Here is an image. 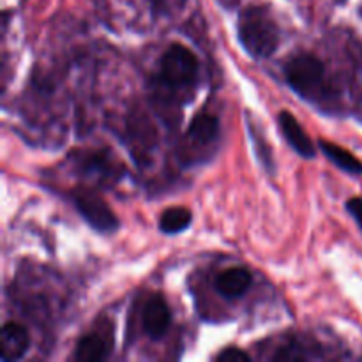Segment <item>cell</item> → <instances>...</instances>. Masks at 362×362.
<instances>
[{
    "instance_id": "1",
    "label": "cell",
    "mask_w": 362,
    "mask_h": 362,
    "mask_svg": "<svg viewBox=\"0 0 362 362\" xmlns=\"http://www.w3.org/2000/svg\"><path fill=\"white\" fill-rule=\"evenodd\" d=\"M239 39L250 55L264 59L278 48L279 28L267 9L250 7L239 20Z\"/></svg>"
},
{
    "instance_id": "2",
    "label": "cell",
    "mask_w": 362,
    "mask_h": 362,
    "mask_svg": "<svg viewBox=\"0 0 362 362\" xmlns=\"http://www.w3.org/2000/svg\"><path fill=\"white\" fill-rule=\"evenodd\" d=\"M285 76L290 87L306 99H315L320 95L324 87L325 69L324 64L313 55H299L285 67Z\"/></svg>"
},
{
    "instance_id": "3",
    "label": "cell",
    "mask_w": 362,
    "mask_h": 362,
    "mask_svg": "<svg viewBox=\"0 0 362 362\" xmlns=\"http://www.w3.org/2000/svg\"><path fill=\"white\" fill-rule=\"evenodd\" d=\"M198 73V59L184 45H172L161 59V78L170 87H187Z\"/></svg>"
},
{
    "instance_id": "4",
    "label": "cell",
    "mask_w": 362,
    "mask_h": 362,
    "mask_svg": "<svg viewBox=\"0 0 362 362\" xmlns=\"http://www.w3.org/2000/svg\"><path fill=\"white\" fill-rule=\"evenodd\" d=\"M73 202L76 211L83 216L85 221L101 233H113L119 228L117 216L108 207L105 200L95 191L81 187L73 193Z\"/></svg>"
},
{
    "instance_id": "5",
    "label": "cell",
    "mask_w": 362,
    "mask_h": 362,
    "mask_svg": "<svg viewBox=\"0 0 362 362\" xmlns=\"http://www.w3.org/2000/svg\"><path fill=\"white\" fill-rule=\"evenodd\" d=\"M144 331L151 336L152 339H159L166 334L172 322V313L161 296H152L144 308Z\"/></svg>"
},
{
    "instance_id": "6",
    "label": "cell",
    "mask_w": 362,
    "mask_h": 362,
    "mask_svg": "<svg viewBox=\"0 0 362 362\" xmlns=\"http://www.w3.org/2000/svg\"><path fill=\"white\" fill-rule=\"evenodd\" d=\"M30 346V336L20 324H6L0 331V357L2 361H18L27 354Z\"/></svg>"
},
{
    "instance_id": "7",
    "label": "cell",
    "mask_w": 362,
    "mask_h": 362,
    "mask_svg": "<svg viewBox=\"0 0 362 362\" xmlns=\"http://www.w3.org/2000/svg\"><path fill=\"white\" fill-rule=\"evenodd\" d=\"M279 120V129L285 134L286 141L290 144V147L297 152L303 158H315L317 151H315V145L311 141V138L308 136L306 131L303 129V126L299 124V120L292 115L290 112H281L278 117Z\"/></svg>"
},
{
    "instance_id": "8",
    "label": "cell",
    "mask_w": 362,
    "mask_h": 362,
    "mask_svg": "<svg viewBox=\"0 0 362 362\" xmlns=\"http://www.w3.org/2000/svg\"><path fill=\"white\" fill-rule=\"evenodd\" d=\"M251 286V274L246 269L232 267L226 271L219 272L218 278L214 281V288L219 296L226 297V299H237V297L244 296L247 288Z\"/></svg>"
},
{
    "instance_id": "9",
    "label": "cell",
    "mask_w": 362,
    "mask_h": 362,
    "mask_svg": "<svg viewBox=\"0 0 362 362\" xmlns=\"http://www.w3.org/2000/svg\"><path fill=\"white\" fill-rule=\"evenodd\" d=\"M108 341L105 336L99 332H90V334L83 336L76 345L74 359L80 362H99L108 357Z\"/></svg>"
},
{
    "instance_id": "10",
    "label": "cell",
    "mask_w": 362,
    "mask_h": 362,
    "mask_svg": "<svg viewBox=\"0 0 362 362\" xmlns=\"http://www.w3.org/2000/svg\"><path fill=\"white\" fill-rule=\"evenodd\" d=\"M318 147H320V151L324 152L339 170L350 173V175H362V163L352 154V152H349L346 148L339 147V145L327 140L318 141Z\"/></svg>"
},
{
    "instance_id": "11",
    "label": "cell",
    "mask_w": 362,
    "mask_h": 362,
    "mask_svg": "<svg viewBox=\"0 0 362 362\" xmlns=\"http://www.w3.org/2000/svg\"><path fill=\"white\" fill-rule=\"evenodd\" d=\"M219 133V122L216 117L198 115L193 122L187 127V138L193 141L194 145H209L216 140Z\"/></svg>"
},
{
    "instance_id": "12",
    "label": "cell",
    "mask_w": 362,
    "mask_h": 362,
    "mask_svg": "<svg viewBox=\"0 0 362 362\" xmlns=\"http://www.w3.org/2000/svg\"><path fill=\"white\" fill-rule=\"evenodd\" d=\"M191 211L186 207H172L166 209L159 218V230L168 235H175V233L184 232L187 226L191 225Z\"/></svg>"
},
{
    "instance_id": "13",
    "label": "cell",
    "mask_w": 362,
    "mask_h": 362,
    "mask_svg": "<svg viewBox=\"0 0 362 362\" xmlns=\"http://www.w3.org/2000/svg\"><path fill=\"white\" fill-rule=\"evenodd\" d=\"M251 127V126H250ZM251 133H253V141L255 144H257V151H258V158H260V161L264 163L265 165V168L267 170H274V161H272V156H271V148L267 147V145L264 144V141H262V138H260V134H257L253 131V127H251Z\"/></svg>"
},
{
    "instance_id": "14",
    "label": "cell",
    "mask_w": 362,
    "mask_h": 362,
    "mask_svg": "<svg viewBox=\"0 0 362 362\" xmlns=\"http://www.w3.org/2000/svg\"><path fill=\"white\" fill-rule=\"evenodd\" d=\"M216 361H219V362H247L250 361V356H247L244 350L232 346V349H225L223 352H219L218 356H216Z\"/></svg>"
},
{
    "instance_id": "15",
    "label": "cell",
    "mask_w": 362,
    "mask_h": 362,
    "mask_svg": "<svg viewBox=\"0 0 362 362\" xmlns=\"http://www.w3.org/2000/svg\"><path fill=\"white\" fill-rule=\"evenodd\" d=\"M346 211L350 212V216L356 219L357 225L362 230V198H350L346 202Z\"/></svg>"
}]
</instances>
